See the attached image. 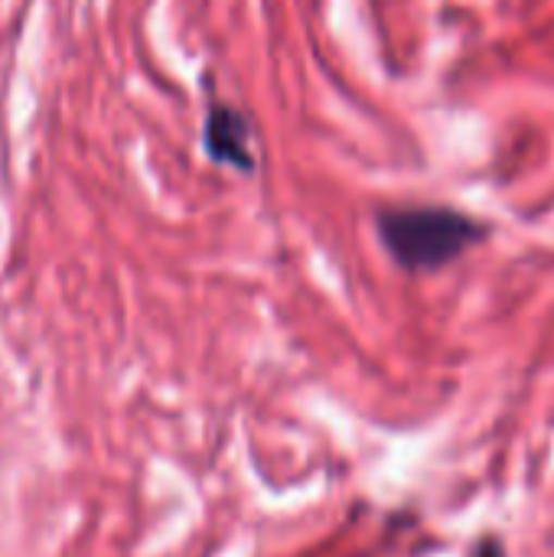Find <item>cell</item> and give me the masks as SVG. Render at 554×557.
<instances>
[{
    "mask_svg": "<svg viewBox=\"0 0 554 557\" xmlns=\"http://www.w3.org/2000/svg\"><path fill=\"white\" fill-rule=\"evenodd\" d=\"M487 228L444 206H408L379 215V238L405 271H438L483 242Z\"/></svg>",
    "mask_w": 554,
    "mask_h": 557,
    "instance_id": "1",
    "label": "cell"
},
{
    "mask_svg": "<svg viewBox=\"0 0 554 557\" xmlns=\"http://www.w3.org/2000/svg\"><path fill=\"white\" fill-rule=\"evenodd\" d=\"M206 153L219 163H229L235 170L251 173L255 170V150H251V124L238 108L229 104H212L206 114V131H202Z\"/></svg>",
    "mask_w": 554,
    "mask_h": 557,
    "instance_id": "2",
    "label": "cell"
},
{
    "mask_svg": "<svg viewBox=\"0 0 554 557\" xmlns=\"http://www.w3.org/2000/svg\"><path fill=\"white\" fill-rule=\"evenodd\" d=\"M477 557H506V552H503V545H500V542L487 539V542H480V548H477Z\"/></svg>",
    "mask_w": 554,
    "mask_h": 557,
    "instance_id": "3",
    "label": "cell"
}]
</instances>
